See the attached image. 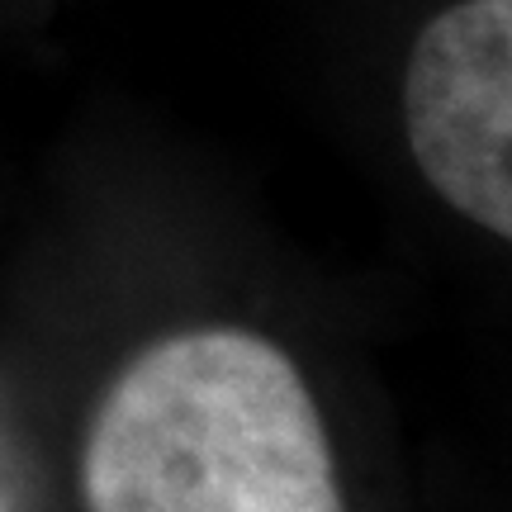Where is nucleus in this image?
<instances>
[{"label":"nucleus","instance_id":"obj_1","mask_svg":"<svg viewBox=\"0 0 512 512\" xmlns=\"http://www.w3.org/2000/svg\"><path fill=\"white\" fill-rule=\"evenodd\" d=\"M81 489L91 512H347L299 366L242 328L133 356L91 418Z\"/></svg>","mask_w":512,"mask_h":512},{"label":"nucleus","instance_id":"obj_2","mask_svg":"<svg viewBox=\"0 0 512 512\" xmlns=\"http://www.w3.org/2000/svg\"><path fill=\"white\" fill-rule=\"evenodd\" d=\"M403 133L441 200L512 242V0H456L422 24Z\"/></svg>","mask_w":512,"mask_h":512}]
</instances>
